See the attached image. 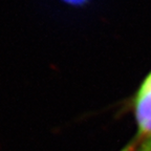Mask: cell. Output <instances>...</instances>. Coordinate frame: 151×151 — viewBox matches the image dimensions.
Segmentation results:
<instances>
[{"label": "cell", "instance_id": "cell-1", "mask_svg": "<svg viewBox=\"0 0 151 151\" xmlns=\"http://www.w3.org/2000/svg\"><path fill=\"white\" fill-rule=\"evenodd\" d=\"M133 109L137 128L133 143L139 144L151 137V71L137 89Z\"/></svg>", "mask_w": 151, "mask_h": 151}, {"label": "cell", "instance_id": "cell-2", "mask_svg": "<svg viewBox=\"0 0 151 151\" xmlns=\"http://www.w3.org/2000/svg\"><path fill=\"white\" fill-rule=\"evenodd\" d=\"M134 151H151V137L139 144H134Z\"/></svg>", "mask_w": 151, "mask_h": 151}, {"label": "cell", "instance_id": "cell-3", "mask_svg": "<svg viewBox=\"0 0 151 151\" xmlns=\"http://www.w3.org/2000/svg\"><path fill=\"white\" fill-rule=\"evenodd\" d=\"M64 2L66 3H69V4H73V5H82L84 3H86L88 0H63Z\"/></svg>", "mask_w": 151, "mask_h": 151}, {"label": "cell", "instance_id": "cell-4", "mask_svg": "<svg viewBox=\"0 0 151 151\" xmlns=\"http://www.w3.org/2000/svg\"><path fill=\"white\" fill-rule=\"evenodd\" d=\"M121 151H134V144H133V142H131L130 144L125 146Z\"/></svg>", "mask_w": 151, "mask_h": 151}]
</instances>
